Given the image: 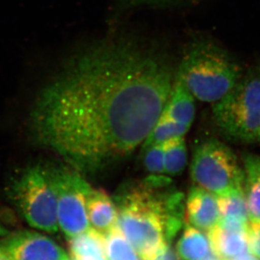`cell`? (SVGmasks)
Wrapping results in <instances>:
<instances>
[{"mask_svg":"<svg viewBox=\"0 0 260 260\" xmlns=\"http://www.w3.org/2000/svg\"><path fill=\"white\" fill-rule=\"evenodd\" d=\"M213 255L220 260H232L248 249V232L228 230L219 224L207 233Z\"/></svg>","mask_w":260,"mask_h":260,"instance_id":"cell-11","label":"cell"},{"mask_svg":"<svg viewBox=\"0 0 260 260\" xmlns=\"http://www.w3.org/2000/svg\"><path fill=\"white\" fill-rule=\"evenodd\" d=\"M217 196L204 188L193 186L188 193L184 211L186 225L209 233L220 222Z\"/></svg>","mask_w":260,"mask_h":260,"instance_id":"cell-9","label":"cell"},{"mask_svg":"<svg viewBox=\"0 0 260 260\" xmlns=\"http://www.w3.org/2000/svg\"><path fill=\"white\" fill-rule=\"evenodd\" d=\"M203 260H220L219 259V258H216V257H215V256H214V257H208V258H205V259H203Z\"/></svg>","mask_w":260,"mask_h":260,"instance_id":"cell-26","label":"cell"},{"mask_svg":"<svg viewBox=\"0 0 260 260\" xmlns=\"http://www.w3.org/2000/svg\"><path fill=\"white\" fill-rule=\"evenodd\" d=\"M9 234H10V233H9L7 228H5V225L0 222V238H5Z\"/></svg>","mask_w":260,"mask_h":260,"instance_id":"cell-24","label":"cell"},{"mask_svg":"<svg viewBox=\"0 0 260 260\" xmlns=\"http://www.w3.org/2000/svg\"><path fill=\"white\" fill-rule=\"evenodd\" d=\"M258 143H259L260 144V133H259V137H258Z\"/></svg>","mask_w":260,"mask_h":260,"instance_id":"cell-28","label":"cell"},{"mask_svg":"<svg viewBox=\"0 0 260 260\" xmlns=\"http://www.w3.org/2000/svg\"><path fill=\"white\" fill-rule=\"evenodd\" d=\"M195 185L221 196L244 188L245 174L235 152L215 138L203 140L195 148L190 165Z\"/></svg>","mask_w":260,"mask_h":260,"instance_id":"cell-6","label":"cell"},{"mask_svg":"<svg viewBox=\"0 0 260 260\" xmlns=\"http://www.w3.org/2000/svg\"><path fill=\"white\" fill-rule=\"evenodd\" d=\"M86 212L89 222L98 233L106 235L117 228L118 208L105 191L91 188L86 199Z\"/></svg>","mask_w":260,"mask_h":260,"instance_id":"cell-10","label":"cell"},{"mask_svg":"<svg viewBox=\"0 0 260 260\" xmlns=\"http://www.w3.org/2000/svg\"><path fill=\"white\" fill-rule=\"evenodd\" d=\"M189 128L190 127L176 122L162 112L143 143L142 148L153 145H162L163 143L173 138L183 137Z\"/></svg>","mask_w":260,"mask_h":260,"instance_id":"cell-17","label":"cell"},{"mask_svg":"<svg viewBox=\"0 0 260 260\" xmlns=\"http://www.w3.org/2000/svg\"><path fill=\"white\" fill-rule=\"evenodd\" d=\"M0 260H11L10 257L7 255V253L3 250V248L0 247Z\"/></svg>","mask_w":260,"mask_h":260,"instance_id":"cell-25","label":"cell"},{"mask_svg":"<svg viewBox=\"0 0 260 260\" xmlns=\"http://www.w3.org/2000/svg\"><path fill=\"white\" fill-rule=\"evenodd\" d=\"M143 149L144 168L150 175L164 173V149L162 145H153Z\"/></svg>","mask_w":260,"mask_h":260,"instance_id":"cell-20","label":"cell"},{"mask_svg":"<svg viewBox=\"0 0 260 260\" xmlns=\"http://www.w3.org/2000/svg\"><path fill=\"white\" fill-rule=\"evenodd\" d=\"M213 120L228 140L241 144L258 141L260 72L241 78L220 100L212 104Z\"/></svg>","mask_w":260,"mask_h":260,"instance_id":"cell-4","label":"cell"},{"mask_svg":"<svg viewBox=\"0 0 260 260\" xmlns=\"http://www.w3.org/2000/svg\"><path fill=\"white\" fill-rule=\"evenodd\" d=\"M248 249L260 260V224L250 222L248 231Z\"/></svg>","mask_w":260,"mask_h":260,"instance_id":"cell-22","label":"cell"},{"mask_svg":"<svg viewBox=\"0 0 260 260\" xmlns=\"http://www.w3.org/2000/svg\"><path fill=\"white\" fill-rule=\"evenodd\" d=\"M220 219L238 220L247 225L250 224L248 203L244 188L217 196Z\"/></svg>","mask_w":260,"mask_h":260,"instance_id":"cell-16","label":"cell"},{"mask_svg":"<svg viewBox=\"0 0 260 260\" xmlns=\"http://www.w3.org/2000/svg\"><path fill=\"white\" fill-rule=\"evenodd\" d=\"M164 173L168 176L180 175L188 163V150L183 137H177L163 143Z\"/></svg>","mask_w":260,"mask_h":260,"instance_id":"cell-18","label":"cell"},{"mask_svg":"<svg viewBox=\"0 0 260 260\" xmlns=\"http://www.w3.org/2000/svg\"><path fill=\"white\" fill-rule=\"evenodd\" d=\"M195 109L194 96L175 75L173 89L163 113L176 122L191 127L195 118Z\"/></svg>","mask_w":260,"mask_h":260,"instance_id":"cell-12","label":"cell"},{"mask_svg":"<svg viewBox=\"0 0 260 260\" xmlns=\"http://www.w3.org/2000/svg\"><path fill=\"white\" fill-rule=\"evenodd\" d=\"M176 76L195 99L213 104L243 77V70L224 48L211 41L199 40L186 50Z\"/></svg>","mask_w":260,"mask_h":260,"instance_id":"cell-3","label":"cell"},{"mask_svg":"<svg viewBox=\"0 0 260 260\" xmlns=\"http://www.w3.org/2000/svg\"><path fill=\"white\" fill-rule=\"evenodd\" d=\"M7 193L31 228L50 234L58 233L57 196L47 167L33 164L23 168L10 181Z\"/></svg>","mask_w":260,"mask_h":260,"instance_id":"cell-5","label":"cell"},{"mask_svg":"<svg viewBox=\"0 0 260 260\" xmlns=\"http://www.w3.org/2000/svg\"><path fill=\"white\" fill-rule=\"evenodd\" d=\"M0 247L11 260H71L58 243L38 232L9 234L0 241Z\"/></svg>","mask_w":260,"mask_h":260,"instance_id":"cell-8","label":"cell"},{"mask_svg":"<svg viewBox=\"0 0 260 260\" xmlns=\"http://www.w3.org/2000/svg\"><path fill=\"white\" fill-rule=\"evenodd\" d=\"M177 254L181 260H203L213 254L209 236L205 232L186 225L177 244Z\"/></svg>","mask_w":260,"mask_h":260,"instance_id":"cell-14","label":"cell"},{"mask_svg":"<svg viewBox=\"0 0 260 260\" xmlns=\"http://www.w3.org/2000/svg\"><path fill=\"white\" fill-rule=\"evenodd\" d=\"M104 236L95 229L90 228L80 235L70 238L69 250L70 259L106 258Z\"/></svg>","mask_w":260,"mask_h":260,"instance_id":"cell-15","label":"cell"},{"mask_svg":"<svg viewBox=\"0 0 260 260\" xmlns=\"http://www.w3.org/2000/svg\"><path fill=\"white\" fill-rule=\"evenodd\" d=\"M245 174L244 192L250 222L260 224V155L246 153L243 155Z\"/></svg>","mask_w":260,"mask_h":260,"instance_id":"cell-13","label":"cell"},{"mask_svg":"<svg viewBox=\"0 0 260 260\" xmlns=\"http://www.w3.org/2000/svg\"><path fill=\"white\" fill-rule=\"evenodd\" d=\"M175 75L162 53L136 40L92 43L41 90L29 117L31 141L79 172L103 170L143 145Z\"/></svg>","mask_w":260,"mask_h":260,"instance_id":"cell-1","label":"cell"},{"mask_svg":"<svg viewBox=\"0 0 260 260\" xmlns=\"http://www.w3.org/2000/svg\"><path fill=\"white\" fill-rule=\"evenodd\" d=\"M154 260H181L178 254L173 251L169 245Z\"/></svg>","mask_w":260,"mask_h":260,"instance_id":"cell-23","label":"cell"},{"mask_svg":"<svg viewBox=\"0 0 260 260\" xmlns=\"http://www.w3.org/2000/svg\"><path fill=\"white\" fill-rule=\"evenodd\" d=\"M105 255L108 260H142L118 228L104 236Z\"/></svg>","mask_w":260,"mask_h":260,"instance_id":"cell-19","label":"cell"},{"mask_svg":"<svg viewBox=\"0 0 260 260\" xmlns=\"http://www.w3.org/2000/svg\"><path fill=\"white\" fill-rule=\"evenodd\" d=\"M47 168L57 196L59 229L68 239L90 229L86 199L92 188L75 168Z\"/></svg>","mask_w":260,"mask_h":260,"instance_id":"cell-7","label":"cell"},{"mask_svg":"<svg viewBox=\"0 0 260 260\" xmlns=\"http://www.w3.org/2000/svg\"><path fill=\"white\" fill-rule=\"evenodd\" d=\"M115 7L119 11L138 8H168L188 5L196 0H114Z\"/></svg>","mask_w":260,"mask_h":260,"instance_id":"cell-21","label":"cell"},{"mask_svg":"<svg viewBox=\"0 0 260 260\" xmlns=\"http://www.w3.org/2000/svg\"><path fill=\"white\" fill-rule=\"evenodd\" d=\"M251 260H259V259H258V258H255V257H254V256H253V258H252V259H251Z\"/></svg>","mask_w":260,"mask_h":260,"instance_id":"cell-27","label":"cell"},{"mask_svg":"<svg viewBox=\"0 0 260 260\" xmlns=\"http://www.w3.org/2000/svg\"><path fill=\"white\" fill-rule=\"evenodd\" d=\"M114 202L117 228L142 260L155 259L183 225V194L162 174L126 184Z\"/></svg>","mask_w":260,"mask_h":260,"instance_id":"cell-2","label":"cell"}]
</instances>
